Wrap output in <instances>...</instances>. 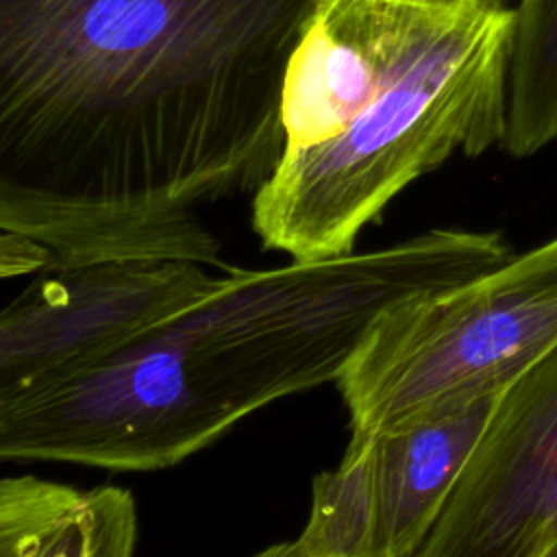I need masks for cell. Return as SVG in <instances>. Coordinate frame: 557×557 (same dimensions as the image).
<instances>
[{
	"label": "cell",
	"mask_w": 557,
	"mask_h": 557,
	"mask_svg": "<svg viewBox=\"0 0 557 557\" xmlns=\"http://www.w3.org/2000/svg\"><path fill=\"white\" fill-rule=\"evenodd\" d=\"M54 268L52 252L39 244L37 239L2 231L0 235V274L4 278L9 276H22V274H41Z\"/></svg>",
	"instance_id": "12"
},
{
	"label": "cell",
	"mask_w": 557,
	"mask_h": 557,
	"mask_svg": "<svg viewBox=\"0 0 557 557\" xmlns=\"http://www.w3.org/2000/svg\"><path fill=\"white\" fill-rule=\"evenodd\" d=\"M387 2L405 4V7L431 11V13H444V15H463V13L485 9V7L507 4L505 0H387Z\"/></svg>",
	"instance_id": "13"
},
{
	"label": "cell",
	"mask_w": 557,
	"mask_h": 557,
	"mask_svg": "<svg viewBox=\"0 0 557 557\" xmlns=\"http://www.w3.org/2000/svg\"><path fill=\"white\" fill-rule=\"evenodd\" d=\"M455 17L387 0H318L285 78V148L339 135Z\"/></svg>",
	"instance_id": "7"
},
{
	"label": "cell",
	"mask_w": 557,
	"mask_h": 557,
	"mask_svg": "<svg viewBox=\"0 0 557 557\" xmlns=\"http://www.w3.org/2000/svg\"><path fill=\"white\" fill-rule=\"evenodd\" d=\"M187 259H107L35 274L0 313V396L107 355L205 296Z\"/></svg>",
	"instance_id": "6"
},
{
	"label": "cell",
	"mask_w": 557,
	"mask_h": 557,
	"mask_svg": "<svg viewBox=\"0 0 557 557\" xmlns=\"http://www.w3.org/2000/svg\"><path fill=\"white\" fill-rule=\"evenodd\" d=\"M513 7L457 15L339 135L285 148L252 194V231L294 261L355 252L363 226L455 152L507 133Z\"/></svg>",
	"instance_id": "3"
},
{
	"label": "cell",
	"mask_w": 557,
	"mask_h": 557,
	"mask_svg": "<svg viewBox=\"0 0 557 557\" xmlns=\"http://www.w3.org/2000/svg\"><path fill=\"white\" fill-rule=\"evenodd\" d=\"M315 2L0 0V228L54 268L220 265L200 209L274 172Z\"/></svg>",
	"instance_id": "1"
},
{
	"label": "cell",
	"mask_w": 557,
	"mask_h": 557,
	"mask_svg": "<svg viewBox=\"0 0 557 557\" xmlns=\"http://www.w3.org/2000/svg\"><path fill=\"white\" fill-rule=\"evenodd\" d=\"M505 2H507V0H505Z\"/></svg>",
	"instance_id": "15"
},
{
	"label": "cell",
	"mask_w": 557,
	"mask_h": 557,
	"mask_svg": "<svg viewBox=\"0 0 557 557\" xmlns=\"http://www.w3.org/2000/svg\"><path fill=\"white\" fill-rule=\"evenodd\" d=\"M250 557H305L302 550L296 546V542H278L272 546H265L263 550L250 555Z\"/></svg>",
	"instance_id": "14"
},
{
	"label": "cell",
	"mask_w": 557,
	"mask_h": 557,
	"mask_svg": "<svg viewBox=\"0 0 557 557\" xmlns=\"http://www.w3.org/2000/svg\"><path fill=\"white\" fill-rule=\"evenodd\" d=\"M496 231L228 270L113 352L0 396V457L109 470L176 466L248 413L342 376L389 305L511 259Z\"/></svg>",
	"instance_id": "2"
},
{
	"label": "cell",
	"mask_w": 557,
	"mask_h": 557,
	"mask_svg": "<svg viewBox=\"0 0 557 557\" xmlns=\"http://www.w3.org/2000/svg\"><path fill=\"white\" fill-rule=\"evenodd\" d=\"M126 487L78 490L33 474L0 481V557H135Z\"/></svg>",
	"instance_id": "9"
},
{
	"label": "cell",
	"mask_w": 557,
	"mask_h": 557,
	"mask_svg": "<svg viewBox=\"0 0 557 557\" xmlns=\"http://www.w3.org/2000/svg\"><path fill=\"white\" fill-rule=\"evenodd\" d=\"M503 389L374 433L376 557H413L446 507ZM372 433V431H370Z\"/></svg>",
	"instance_id": "8"
},
{
	"label": "cell",
	"mask_w": 557,
	"mask_h": 557,
	"mask_svg": "<svg viewBox=\"0 0 557 557\" xmlns=\"http://www.w3.org/2000/svg\"><path fill=\"white\" fill-rule=\"evenodd\" d=\"M555 557H557V555H555Z\"/></svg>",
	"instance_id": "16"
},
{
	"label": "cell",
	"mask_w": 557,
	"mask_h": 557,
	"mask_svg": "<svg viewBox=\"0 0 557 557\" xmlns=\"http://www.w3.org/2000/svg\"><path fill=\"white\" fill-rule=\"evenodd\" d=\"M305 557H376L374 433L350 431L342 459L311 481V505L294 540Z\"/></svg>",
	"instance_id": "10"
},
{
	"label": "cell",
	"mask_w": 557,
	"mask_h": 557,
	"mask_svg": "<svg viewBox=\"0 0 557 557\" xmlns=\"http://www.w3.org/2000/svg\"><path fill=\"white\" fill-rule=\"evenodd\" d=\"M505 150L531 157L557 139V0H516Z\"/></svg>",
	"instance_id": "11"
},
{
	"label": "cell",
	"mask_w": 557,
	"mask_h": 557,
	"mask_svg": "<svg viewBox=\"0 0 557 557\" xmlns=\"http://www.w3.org/2000/svg\"><path fill=\"white\" fill-rule=\"evenodd\" d=\"M557 348V237L383 309L337 379L350 431H385L505 389Z\"/></svg>",
	"instance_id": "4"
},
{
	"label": "cell",
	"mask_w": 557,
	"mask_h": 557,
	"mask_svg": "<svg viewBox=\"0 0 557 557\" xmlns=\"http://www.w3.org/2000/svg\"><path fill=\"white\" fill-rule=\"evenodd\" d=\"M557 555V348L500 394L413 557Z\"/></svg>",
	"instance_id": "5"
}]
</instances>
